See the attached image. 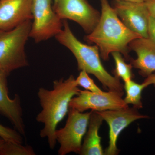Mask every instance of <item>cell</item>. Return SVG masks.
Returning <instances> with one entry per match:
<instances>
[{
    "label": "cell",
    "instance_id": "cb8c5ba5",
    "mask_svg": "<svg viewBox=\"0 0 155 155\" xmlns=\"http://www.w3.org/2000/svg\"><path fill=\"white\" fill-rule=\"evenodd\" d=\"M5 141L3 138H1L0 137V150L1 149L2 147L3 144L5 143Z\"/></svg>",
    "mask_w": 155,
    "mask_h": 155
},
{
    "label": "cell",
    "instance_id": "603a6c76",
    "mask_svg": "<svg viewBox=\"0 0 155 155\" xmlns=\"http://www.w3.org/2000/svg\"><path fill=\"white\" fill-rule=\"evenodd\" d=\"M116 1H125V2H144L146 0H115Z\"/></svg>",
    "mask_w": 155,
    "mask_h": 155
},
{
    "label": "cell",
    "instance_id": "d6986e66",
    "mask_svg": "<svg viewBox=\"0 0 155 155\" xmlns=\"http://www.w3.org/2000/svg\"><path fill=\"white\" fill-rule=\"evenodd\" d=\"M22 136L15 129L5 127L0 124V137L5 141L22 143Z\"/></svg>",
    "mask_w": 155,
    "mask_h": 155
},
{
    "label": "cell",
    "instance_id": "7c38bea8",
    "mask_svg": "<svg viewBox=\"0 0 155 155\" xmlns=\"http://www.w3.org/2000/svg\"><path fill=\"white\" fill-rule=\"evenodd\" d=\"M7 72L0 69V114L7 118L15 129L25 136V128L23 119L21 99L16 94L13 99L9 96Z\"/></svg>",
    "mask_w": 155,
    "mask_h": 155
},
{
    "label": "cell",
    "instance_id": "8fae6325",
    "mask_svg": "<svg viewBox=\"0 0 155 155\" xmlns=\"http://www.w3.org/2000/svg\"><path fill=\"white\" fill-rule=\"evenodd\" d=\"M32 0H0V29L12 30L33 19Z\"/></svg>",
    "mask_w": 155,
    "mask_h": 155
},
{
    "label": "cell",
    "instance_id": "3957f363",
    "mask_svg": "<svg viewBox=\"0 0 155 155\" xmlns=\"http://www.w3.org/2000/svg\"><path fill=\"white\" fill-rule=\"evenodd\" d=\"M60 44L72 53L77 61L80 71H85L97 78L104 88L110 91L123 92L124 85L120 79L110 75L105 69L101 61L99 49L96 45H88L78 39L70 28L67 20L63 21L61 32L55 36Z\"/></svg>",
    "mask_w": 155,
    "mask_h": 155
},
{
    "label": "cell",
    "instance_id": "2e32d148",
    "mask_svg": "<svg viewBox=\"0 0 155 155\" xmlns=\"http://www.w3.org/2000/svg\"><path fill=\"white\" fill-rule=\"evenodd\" d=\"M111 54L115 63V69L114 70V76L119 79L121 78L124 82L132 79L133 77L132 65L127 64L122 54L119 52H114Z\"/></svg>",
    "mask_w": 155,
    "mask_h": 155
},
{
    "label": "cell",
    "instance_id": "44dd1931",
    "mask_svg": "<svg viewBox=\"0 0 155 155\" xmlns=\"http://www.w3.org/2000/svg\"><path fill=\"white\" fill-rule=\"evenodd\" d=\"M150 15L155 17V0H146L145 1Z\"/></svg>",
    "mask_w": 155,
    "mask_h": 155
},
{
    "label": "cell",
    "instance_id": "ffe728a7",
    "mask_svg": "<svg viewBox=\"0 0 155 155\" xmlns=\"http://www.w3.org/2000/svg\"><path fill=\"white\" fill-rule=\"evenodd\" d=\"M148 38L155 43V17L150 16L148 27Z\"/></svg>",
    "mask_w": 155,
    "mask_h": 155
},
{
    "label": "cell",
    "instance_id": "ac0fdd59",
    "mask_svg": "<svg viewBox=\"0 0 155 155\" xmlns=\"http://www.w3.org/2000/svg\"><path fill=\"white\" fill-rule=\"evenodd\" d=\"M75 81L78 86L83 87L85 90L95 93H101L103 92L85 71H81L78 76L75 78Z\"/></svg>",
    "mask_w": 155,
    "mask_h": 155
},
{
    "label": "cell",
    "instance_id": "9c48e42d",
    "mask_svg": "<svg viewBox=\"0 0 155 155\" xmlns=\"http://www.w3.org/2000/svg\"><path fill=\"white\" fill-rule=\"evenodd\" d=\"M97 112L109 125V145L104 151V154L107 155L119 153L120 150L117 147V140L122 130L136 120L149 118L147 115L140 114L137 109L133 107Z\"/></svg>",
    "mask_w": 155,
    "mask_h": 155
},
{
    "label": "cell",
    "instance_id": "6da1fadb",
    "mask_svg": "<svg viewBox=\"0 0 155 155\" xmlns=\"http://www.w3.org/2000/svg\"><path fill=\"white\" fill-rule=\"evenodd\" d=\"M80 90L72 75L65 80L62 78L54 81L51 90L44 87L38 89V97L42 110L36 116V120L43 124L40 136L47 139L51 150L54 149L57 143V126L68 114L70 101Z\"/></svg>",
    "mask_w": 155,
    "mask_h": 155
},
{
    "label": "cell",
    "instance_id": "5b68a950",
    "mask_svg": "<svg viewBox=\"0 0 155 155\" xmlns=\"http://www.w3.org/2000/svg\"><path fill=\"white\" fill-rule=\"evenodd\" d=\"M91 112H80L69 108L66 125L55 131L56 140L60 145L58 155H66L70 153L80 154Z\"/></svg>",
    "mask_w": 155,
    "mask_h": 155
},
{
    "label": "cell",
    "instance_id": "e0dca14e",
    "mask_svg": "<svg viewBox=\"0 0 155 155\" xmlns=\"http://www.w3.org/2000/svg\"><path fill=\"white\" fill-rule=\"evenodd\" d=\"M22 143L5 141L1 149L0 155H35L33 148Z\"/></svg>",
    "mask_w": 155,
    "mask_h": 155
},
{
    "label": "cell",
    "instance_id": "d4e9b609",
    "mask_svg": "<svg viewBox=\"0 0 155 155\" xmlns=\"http://www.w3.org/2000/svg\"><path fill=\"white\" fill-rule=\"evenodd\" d=\"M56 1H57V0H54V2H56Z\"/></svg>",
    "mask_w": 155,
    "mask_h": 155
},
{
    "label": "cell",
    "instance_id": "4fadbf2b",
    "mask_svg": "<svg viewBox=\"0 0 155 155\" xmlns=\"http://www.w3.org/2000/svg\"><path fill=\"white\" fill-rule=\"evenodd\" d=\"M129 47L137 56L136 59H130L132 67L138 69L143 77L153 74L155 72V43L149 38L140 37L131 41Z\"/></svg>",
    "mask_w": 155,
    "mask_h": 155
},
{
    "label": "cell",
    "instance_id": "7a4b0ae2",
    "mask_svg": "<svg viewBox=\"0 0 155 155\" xmlns=\"http://www.w3.org/2000/svg\"><path fill=\"white\" fill-rule=\"evenodd\" d=\"M100 2L101 12L99 21L93 31L85 36L84 40L89 44L96 45L104 61H107L110 54L114 52H119L126 60H130L129 44L142 37L125 26L108 0Z\"/></svg>",
    "mask_w": 155,
    "mask_h": 155
},
{
    "label": "cell",
    "instance_id": "5bb4252c",
    "mask_svg": "<svg viewBox=\"0 0 155 155\" xmlns=\"http://www.w3.org/2000/svg\"><path fill=\"white\" fill-rule=\"evenodd\" d=\"M91 111L88 128L84 138L80 155H105L101 144V139L99 134V130L104 120L97 112Z\"/></svg>",
    "mask_w": 155,
    "mask_h": 155
},
{
    "label": "cell",
    "instance_id": "277c9868",
    "mask_svg": "<svg viewBox=\"0 0 155 155\" xmlns=\"http://www.w3.org/2000/svg\"><path fill=\"white\" fill-rule=\"evenodd\" d=\"M31 25V20H28L12 30L0 29V69L9 75L28 65L25 45Z\"/></svg>",
    "mask_w": 155,
    "mask_h": 155
},
{
    "label": "cell",
    "instance_id": "7402d4cb",
    "mask_svg": "<svg viewBox=\"0 0 155 155\" xmlns=\"http://www.w3.org/2000/svg\"><path fill=\"white\" fill-rule=\"evenodd\" d=\"M143 83L147 86L150 85H153L155 87V74H152L149 75L145 79Z\"/></svg>",
    "mask_w": 155,
    "mask_h": 155
},
{
    "label": "cell",
    "instance_id": "9a60e30c",
    "mask_svg": "<svg viewBox=\"0 0 155 155\" xmlns=\"http://www.w3.org/2000/svg\"><path fill=\"white\" fill-rule=\"evenodd\" d=\"M124 89L126 95L124 99L127 104H131L133 107L139 110L143 108L142 102V94L143 91L147 87L144 83H136L132 79L125 81Z\"/></svg>",
    "mask_w": 155,
    "mask_h": 155
},
{
    "label": "cell",
    "instance_id": "ba28073f",
    "mask_svg": "<svg viewBox=\"0 0 155 155\" xmlns=\"http://www.w3.org/2000/svg\"><path fill=\"white\" fill-rule=\"evenodd\" d=\"M123 92L103 91L95 93L88 91L80 90L69 103V108L80 112L91 110L101 112L109 110H121L128 107L122 96Z\"/></svg>",
    "mask_w": 155,
    "mask_h": 155
},
{
    "label": "cell",
    "instance_id": "8992f818",
    "mask_svg": "<svg viewBox=\"0 0 155 155\" xmlns=\"http://www.w3.org/2000/svg\"><path fill=\"white\" fill-rule=\"evenodd\" d=\"M32 22L29 37L35 42L55 37L63 27V22L55 13L52 0H32Z\"/></svg>",
    "mask_w": 155,
    "mask_h": 155
},
{
    "label": "cell",
    "instance_id": "30bf717a",
    "mask_svg": "<svg viewBox=\"0 0 155 155\" xmlns=\"http://www.w3.org/2000/svg\"><path fill=\"white\" fill-rule=\"evenodd\" d=\"M113 8L126 27L142 37L148 38L150 14L145 2L115 1Z\"/></svg>",
    "mask_w": 155,
    "mask_h": 155
},
{
    "label": "cell",
    "instance_id": "52a82bcc",
    "mask_svg": "<svg viewBox=\"0 0 155 155\" xmlns=\"http://www.w3.org/2000/svg\"><path fill=\"white\" fill-rule=\"evenodd\" d=\"M53 7L60 19L77 22L87 34L94 29L101 17L87 0H57Z\"/></svg>",
    "mask_w": 155,
    "mask_h": 155
}]
</instances>
